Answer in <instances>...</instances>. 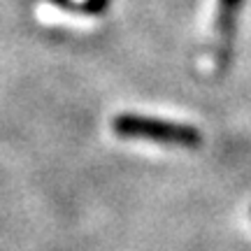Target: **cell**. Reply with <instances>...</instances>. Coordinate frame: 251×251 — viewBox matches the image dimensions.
Masks as SVG:
<instances>
[{
    "label": "cell",
    "instance_id": "3",
    "mask_svg": "<svg viewBox=\"0 0 251 251\" xmlns=\"http://www.w3.org/2000/svg\"><path fill=\"white\" fill-rule=\"evenodd\" d=\"M105 5H107V0H86L84 9H86V12H102Z\"/></svg>",
    "mask_w": 251,
    "mask_h": 251
},
{
    "label": "cell",
    "instance_id": "2",
    "mask_svg": "<svg viewBox=\"0 0 251 251\" xmlns=\"http://www.w3.org/2000/svg\"><path fill=\"white\" fill-rule=\"evenodd\" d=\"M244 0H216L214 17V47H212V68L214 72H224L233 56L237 19L242 12Z\"/></svg>",
    "mask_w": 251,
    "mask_h": 251
},
{
    "label": "cell",
    "instance_id": "1",
    "mask_svg": "<svg viewBox=\"0 0 251 251\" xmlns=\"http://www.w3.org/2000/svg\"><path fill=\"white\" fill-rule=\"evenodd\" d=\"M112 128L119 137H126V140H147V142L168 144V147L196 149L202 142L200 130L193 126L175 124L165 119L137 117V114H119L112 121Z\"/></svg>",
    "mask_w": 251,
    "mask_h": 251
}]
</instances>
